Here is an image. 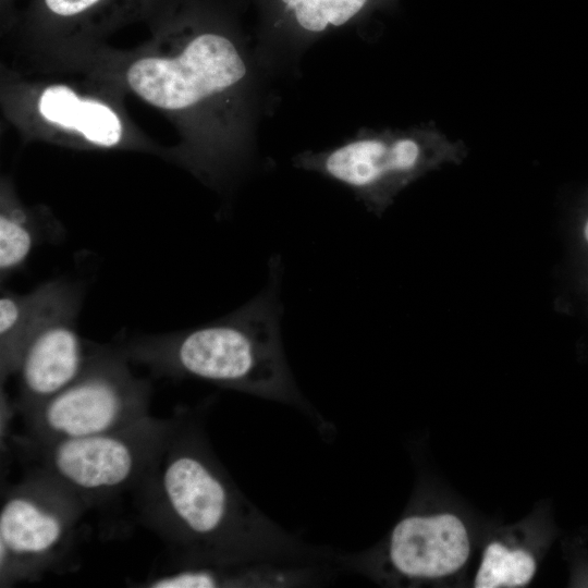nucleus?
<instances>
[{
  "label": "nucleus",
  "instance_id": "423d86ee",
  "mask_svg": "<svg viewBox=\"0 0 588 588\" xmlns=\"http://www.w3.org/2000/svg\"><path fill=\"white\" fill-rule=\"evenodd\" d=\"M87 511L75 493L36 467L5 488L0 504V587L38 581L63 567Z\"/></svg>",
  "mask_w": 588,
  "mask_h": 588
},
{
  "label": "nucleus",
  "instance_id": "9b49d317",
  "mask_svg": "<svg viewBox=\"0 0 588 588\" xmlns=\"http://www.w3.org/2000/svg\"><path fill=\"white\" fill-rule=\"evenodd\" d=\"M334 561H257L201 566H168L134 587L143 588H301L320 586Z\"/></svg>",
  "mask_w": 588,
  "mask_h": 588
},
{
  "label": "nucleus",
  "instance_id": "2eb2a0df",
  "mask_svg": "<svg viewBox=\"0 0 588 588\" xmlns=\"http://www.w3.org/2000/svg\"><path fill=\"white\" fill-rule=\"evenodd\" d=\"M297 28L319 34L343 26L390 0H273Z\"/></svg>",
  "mask_w": 588,
  "mask_h": 588
},
{
  "label": "nucleus",
  "instance_id": "6e6552de",
  "mask_svg": "<svg viewBox=\"0 0 588 588\" xmlns=\"http://www.w3.org/2000/svg\"><path fill=\"white\" fill-rule=\"evenodd\" d=\"M470 554L464 522L449 512L406 513L383 542L363 552H335L339 568L382 584L418 586L462 571Z\"/></svg>",
  "mask_w": 588,
  "mask_h": 588
},
{
  "label": "nucleus",
  "instance_id": "f257e3e1",
  "mask_svg": "<svg viewBox=\"0 0 588 588\" xmlns=\"http://www.w3.org/2000/svg\"><path fill=\"white\" fill-rule=\"evenodd\" d=\"M140 523L171 552L172 566L332 561L304 542L237 487L208 440L203 416L179 411L162 450L132 493Z\"/></svg>",
  "mask_w": 588,
  "mask_h": 588
},
{
  "label": "nucleus",
  "instance_id": "7ed1b4c3",
  "mask_svg": "<svg viewBox=\"0 0 588 588\" xmlns=\"http://www.w3.org/2000/svg\"><path fill=\"white\" fill-rule=\"evenodd\" d=\"M278 268L265 292L228 316L196 328L136 336L119 350L131 364L154 375L194 378L280 402L303 412L320 431H329V422L298 389L283 352Z\"/></svg>",
  "mask_w": 588,
  "mask_h": 588
},
{
  "label": "nucleus",
  "instance_id": "1a4fd4ad",
  "mask_svg": "<svg viewBox=\"0 0 588 588\" xmlns=\"http://www.w3.org/2000/svg\"><path fill=\"white\" fill-rule=\"evenodd\" d=\"M15 376V409L24 415L69 387L86 368L95 344L78 333L82 285L50 280Z\"/></svg>",
  "mask_w": 588,
  "mask_h": 588
},
{
  "label": "nucleus",
  "instance_id": "f03ea898",
  "mask_svg": "<svg viewBox=\"0 0 588 588\" xmlns=\"http://www.w3.org/2000/svg\"><path fill=\"white\" fill-rule=\"evenodd\" d=\"M68 68L101 76L162 112L181 136L166 156L197 175L217 182L236 164L233 123L248 68L224 29L184 20L160 27L140 47H101Z\"/></svg>",
  "mask_w": 588,
  "mask_h": 588
},
{
  "label": "nucleus",
  "instance_id": "39448f33",
  "mask_svg": "<svg viewBox=\"0 0 588 588\" xmlns=\"http://www.w3.org/2000/svg\"><path fill=\"white\" fill-rule=\"evenodd\" d=\"M174 416L150 415L126 427L93 436L38 442L12 440L36 467L75 493L88 510L133 493L162 450Z\"/></svg>",
  "mask_w": 588,
  "mask_h": 588
},
{
  "label": "nucleus",
  "instance_id": "ddd939ff",
  "mask_svg": "<svg viewBox=\"0 0 588 588\" xmlns=\"http://www.w3.org/2000/svg\"><path fill=\"white\" fill-rule=\"evenodd\" d=\"M63 234L61 223L42 206H28L19 197L13 182L0 185V280L22 271L33 252L42 243Z\"/></svg>",
  "mask_w": 588,
  "mask_h": 588
},
{
  "label": "nucleus",
  "instance_id": "dca6fc26",
  "mask_svg": "<svg viewBox=\"0 0 588 588\" xmlns=\"http://www.w3.org/2000/svg\"><path fill=\"white\" fill-rule=\"evenodd\" d=\"M536 572L537 560L528 549L493 540L482 552L473 585L476 588L525 587Z\"/></svg>",
  "mask_w": 588,
  "mask_h": 588
},
{
  "label": "nucleus",
  "instance_id": "f8f14e48",
  "mask_svg": "<svg viewBox=\"0 0 588 588\" xmlns=\"http://www.w3.org/2000/svg\"><path fill=\"white\" fill-rule=\"evenodd\" d=\"M128 0H40L51 28L26 52L37 68L59 66L100 47L98 36ZM28 57V59L30 58Z\"/></svg>",
  "mask_w": 588,
  "mask_h": 588
},
{
  "label": "nucleus",
  "instance_id": "20e7f679",
  "mask_svg": "<svg viewBox=\"0 0 588 588\" xmlns=\"http://www.w3.org/2000/svg\"><path fill=\"white\" fill-rule=\"evenodd\" d=\"M2 74L5 118L27 140L79 150L157 151L131 121L125 91L96 74L64 68Z\"/></svg>",
  "mask_w": 588,
  "mask_h": 588
},
{
  "label": "nucleus",
  "instance_id": "4468645a",
  "mask_svg": "<svg viewBox=\"0 0 588 588\" xmlns=\"http://www.w3.org/2000/svg\"><path fill=\"white\" fill-rule=\"evenodd\" d=\"M48 282L27 293L7 289L0 295V378L15 376L28 336L42 306Z\"/></svg>",
  "mask_w": 588,
  "mask_h": 588
},
{
  "label": "nucleus",
  "instance_id": "0eeeda50",
  "mask_svg": "<svg viewBox=\"0 0 588 588\" xmlns=\"http://www.w3.org/2000/svg\"><path fill=\"white\" fill-rule=\"evenodd\" d=\"M118 346L95 345L84 371L64 390L22 415L26 438L49 442L102 433L149 416L152 389Z\"/></svg>",
  "mask_w": 588,
  "mask_h": 588
},
{
  "label": "nucleus",
  "instance_id": "9d476101",
  "mask_svg": "<svg viewBox=\"0 0 588 588\" xmlns=\"http://www.w3.org/2000/svg\"><path fill=\"white\" fill-rule=\"evenodd\" d=\"M426 134L357 137L333 150L299 159L301 167L318 171L375 201L394 183L419 170L432 142Z\"/></svg>",
  "mask_w": 588,
  "mask_h": 588
},
{
  "label": "nucleus",
  "instance_id": "f3484780",
  "mask_svg": "<svg viewBox=\"0 0 588 588\" xmlns=\"http://www.w3.org/2000/svg\"><path fill=\"white\" fill-rule=\"evenodd\" d=\"M584 237L586 240V242L588 243V219L584 225Z\"/></svg>",
  "mask_w": 588,
  "mask_h": 588
}]
</instances>
